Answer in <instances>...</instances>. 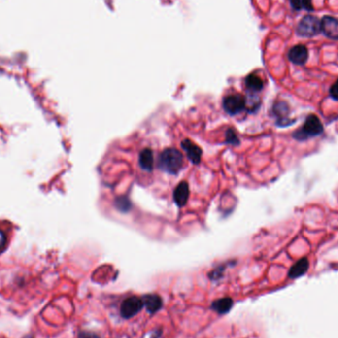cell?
<instances>
[{"label": "cell", "mask_w": 338, "mask_h": 338, "mask_svg": "<svg viewBox=\"0 0 338 338\" xmlns=\"http://www.w3.org/2000/svg\"><path fill=\"white\" fill-rule=\"evenodd\" d=\"M321 32L329 39L338 41V19L324 16L320 21Z\"/></svg>", "instance_id": "8992f818"}, {"label": "cell", "mask_w": 338, "mask_h": 338, "mask_svg": "<svg viewBox=\"0 0 338 338\" xmlns=\"http://www.w3.org/2000/svg\"><path fill=\"white\" fill-rule=\"evenodd\" d=\"M302 5L307 11H312L313 10L311 0H302Z\"/></svg>", "instance_id": "d6986e66"}, {"label": "cell", "mask_w": 338, "mask_h": 338, "mask_svg": "<svg viewBox=\"0 0 338 338\" xmlns=\"http://www.w3.org/2000/svg\"><path fill=\"white\" fill-rule=\"evenodd\" d=\"M139 166L145 171H151L153 168V154L149 148L140 151L138 158Z\"/></svg>", "instance_id": "8fae6325"}, {"label": "cell", "mask_w": 338, "mask_h": 338, "mask_svg": "<svg viewBox=\"0 0 338 338\" xmlns=\"http://www.w3.org/2000/svg\"><path fill=\"white\" fill-rule=\"evenodd\" d=\"M143 306V302L142 299L133 296L128 299H126L122 304H121V315L124 318H130L137 314Z\"/></svg>", "instance_id": "277c9868"}, {"label": "cell", "mask_w": 338, "mask_h": 338, "mask_svg": "<svg viewBox=\"0 0 338 338\" xmlns=\"http://www.w3.org/2000/svg\"><path fill=\"white\" fill-rule=\"evenodd\" d=\"M225 111L230 115L240 113L245 108V100L241 95L233 94L227 96L223 101Z\"/></svg>", "instance_id": "5b68a950"}, {"label": "cell", "mask_w": 338, "mask_h": 338, "mask_svg": "<svg viewBox=\"0 0 338 338\" xmlns=\"http://www.w3.org/2000/svg\"><path fill=\"white\" fill-rule=\"evenodd\" d=\"M289 1H290V4L294 10L300 11L302 9V7H303L302 0H289Z\"/></svg>", "instance_id": "ac0fdd59"}, {"label": "cell", "mask_w": 338, "mask_h": 338, "mask_svg": "<svg viewBox=\"0 0 338 338\" xmlns=\"http://www.w3.org/2000/svg\"><path fill=\"white\" fill-rule=\"evenodd\" d=\"M7 243V235L6 233L0 229V250L3 249Z\"/></svg>", "instance_id": "e0dca14e"}, {"label": "cell", "mask_w": 338, "mask_h": 338, "mask_svg": "<svg viewBox=\"0 0 338 338\" xmlns=\"http://www.w3.org/2000/svg\"><path fill=\"white\" fill-rule=\"evenodd\" d=\"M143 304L150 313H154L161 308L162 301L156 295H146L142 299Z\"/></svg>", "instance_id": "4fadbf2b"}, {"label": "cell", "mask_w": 338, "mask_h": 338, "mask_svg": "<svg viewBox=\"0 0 338 338\" xmlns=\"http://www.w3.org/2000/svg\"><path fill=\"white\" fill-rule=\"evenodd\" d=\"M157 166L166 173L176 175L183 166V155L175 148H166L159 154Z\"/></svg>", "instance_id": "6da1fadb"}, {"label": "cell", "mask_w": 338, "mask_h": 338, "mask_svg": "<svg viewBox=\"0 0 338 338\" xmlns=\"http://www.w3.org/2000/svg\"><path fill=\"white\" fill-rule=\"evenodd\" d=\"M308 260L306 258H302L299 261H297L290 269L289 271V277L292 279L299 278L305 274V272L308 269Z\"/></svg>", "instance_id": "30bf717a"}, {"label": "cell", "mask_w": 338, "mask_h": 338, "mask_svg": "<svg viewBox=\"0 0 338 338\" xmlns=\"http://www.w3.org/2000/svg\"><path fill=\"white\" fill-rule=\"evenodd\" d=\"M323 133V126L317 116L310 114L306 117L301 129L294 132L293 136L297 140H304L309 137L317 136Z\"/></svg>", "instance_id": "7a4b0ae2"}, {"label": "cell", "mask_w": 338, "mask_h": 338, "mask_svg": "<svg viewBox=\"0 0 338 338\" xmlns=\"http://www.w3.org/2000/svg\"><path fill=\"white\" fill-rule=\"evenodd\" d=\"M288 59L294 65L303 66L308 59L307 49L304 45H296L288 53Z\"/></svg>", "instance_id": "52a82bcc"}, {"label": "cell", "mask_w": 338, "mask_h": 338, "mask_svg": "<svg viewBox=\"0 0 338 338\" xmlns=\"http://www.w3.org/2000/svg\"><path fill=\"white\" fill-rule=\"evenodd\" d=\"M329 95L331 96L332 99L338 101V79H337V80L334 82V84L330 87Z\"/></svg>", "instance_id": "2e32d148"}, {"label": "cell", "mask_w": 338, "mask_h": 338, "mask_svg": "<svg viewBox=\"0 0 338 338\" xmlns=\"http://www.w3.org/2000/svg\"><path fill=\"white\" fill-rule=\"evenodd\" d=\"M188 197H189L188 184L186 182L179 183V185L175 188L174 194H173V198H174L175 203L179 207H183L185 205V203L187 202Z\"/></svg>", "instance_id": "9c48e42d"}, {"label": "cell", "mask_w": 338, "mask_h": 338, "mask_svg": "<svg viewBox=\"0 0 338 338\" xmlns=\"http://www.w3.org/2000/svg\"><path fill=\"white\" fill-rule=\"evenodd\" d=\"M246 87L251 91H260L263 88V80L256 74H250L245 79Z\"/></svg>", "instance_id": "9a60e30c"}, {"label": "cell", "mask_w": 338, "mask_h": 338, "mask_svg": "<svg viewBox=\"0 0 338 338\" xmlns=\"http://www.w3.org/2000/svg\"><path fill=\"white\" fill-rule=\"evenodd\" d=\"M181 146H182V148L186 151V154H187V156H188V158L191 160V161H193L194 163H199V161H200V159H201V153H202V151H201V148L198 146V145H196V144H194L191 140H189V139H184L183 141H182V143H181Z\"/></svg>", "instance_id": "ba28073f"}, {"label": "cell", "mask_w": 338, "mask_h": 338, "mask_svg": "<svg viewBox=\"0 0 338 338\" xmlns=\"http://www.w3.org/2000/svg\"><path fill=\"white\" fill-rule=\"evenodd\" d=\"M232 306H233V300L231 298H223V299L217 300L212 304V308L221 314L227 313L232 308Z\"/></svg>", "instance_id": "5bb4252c"}, {"label": "cell", "mask_w": 338, "mask_h": 338, "mask_svg": "<svg viewBox=\"0 0 338 338\" xmlns=\"http://www.w3.org/2000/svg\"><path fill=\"white\" fill-rule=\"evenodd\" d=\"M321 31L320 21L312 15H305L301 19L297 27V33L301 37H313Z\"/></svg>", "instance_id": "3957f363"}, {"label": "cell", "mask_w": 338, "mask_h": 338, "mask_svg": "<svg viewBox=\"0 0 338 338\" xmlns=\"http://www.w3.org/2000/svg\"><path fill=\"white\" fill-rule=\"evenodd\" d=\"M274 113L279 118L278 122H283L281 126H286L285 122H288L289 125L291 123H293V122H291V120H289L287 118V116L289 114V106H288V104L286 102H284V101L277 102L274 105Z\"/></svg>", "instance_id": "7c38bea8"}]
</instances>
